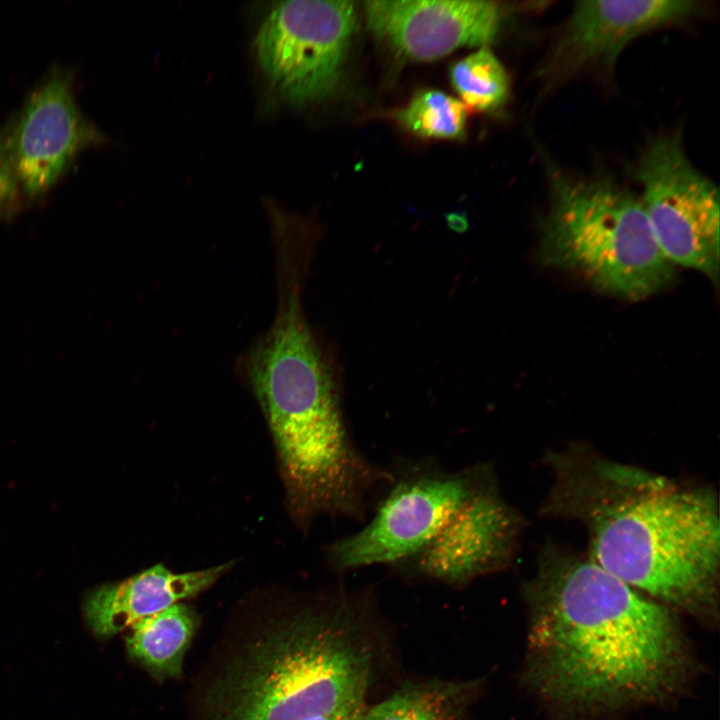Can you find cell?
I'll return each instance as SVG.
<instances>
[{
    "label": "cell",
    "instance_id": "1",
    "mask_svg": "<svg viewBox=\"0 0 720 720\" xmlns=\"http://www.w3.org/2000/svg\"><path fill=\"white\" fill-rule=\"evenodd\" d=\"M525 678L553 709L592 716L675 696L693 658L672 610L588 555L548 546L525 586Z\"/></svg>",
    "mask_w": 720,
    "mask_h": 720
},
{
    "label": "cell",
    "instance_id": "2",
    "mask_svg": "<svg viewBox=\"0 0 720 720\" xmlns=\"http://www.w3.org/2000/svg\"><path fill=\"white\" fill-rule=\"evenodd\" d=\"M549 464L543 512L581 523L590 559L669 609L717 620L720 521L711 489L583 447L553 454Z\"/></svg>",
    "mask_w": 720,
    "mask_h": 720
},
{
    "label": "cell",
    "instance_id": "3",
    "mask_svg": "<svg viewBox=\"0 0 720 720\" xmlns=\"http://www.w3.org/2000/svg\"><path fill=\"white\" fill-rule=\"evenodd\" d=\"M271 326L236 370L259 403L280 459L290 508L303 524L327 515L363 520L389 479L352 440L322 348L305 317L302 287H276Z\"/></svg>",
    "mask_w": 720,
    "mask_h": 720
},
{
    "label": "cell",
    "instance_id": "4",
    "mask_svg": "<svg viewBox=\"0 0 720 720\" xmlns=\"http://www.w3.org/2000/svg\"><path fill=\"white\" fill-rule=\"evenodd\" d=\"M271 630L214 687L216 720H312L364 705L373 655L346 591Z\"/></svg>",
    "mask_w": 720,
    "mask_h": 720
},
{
    "label": "cell",
    "instance_id": "5",
    "mask_svg": "<svg viewBox=\"0 0 720 720\" xmlns=\"http://www.w3.org/2000/svg\"><path fill=\"white\" fill-rule=\"evenodd\" d=\"M540 257L607 294L643 300L666 286L674 266L653 235L639 197L608 178L550 172Z\"/></svg>",
    "mask_w": 720,
    "mask_h": 720
},
{
    "label": "cell",
    "instance_id": "6",
    "mask_svg": "<svg viewBox=\"0 0 720 720\" xmlns=\"http://www.w3.org/2000/svg\"><path fill=\"white\" fill-rule=\"evenodd\" d=\"M490 471L485 464L448 472L424 463L392 470L366 525L330 546L332 568L347 572L405 564L438 535Z\"/></svg>",
    "mask_w": 720,
    "mask_h": 720
},
{
    "label": "cell",
    "instance_id": "7",
    "mask_svg": "<svg viewBox=\"0 0 720 720\" xmlns=\"http://www.w3.org/2000/svg\"><path fill=\"white\" fill-rule=\"evenodd\" d=\"M655 240L673 265L719 278V193L688 159L679 133L657 136L635 169Z\"/></svg>",
    "mask_w": 720,
    "mask_h": 720
},
{
    "label": "cell",
    "instance_id": "8",
    "mask_svg": "<svg viewBox=\"0 0 720 720\" xmlns=\"http://www.w3.org/2000/svg\"><path fill=\"white\" fill-rule=\"evenodd\" d=\"M355 21L351 1L277 3L256 37L258 61L273 88L295 104L332 93L340 81Z\"/></svg>",
    "mask_w": 720,
    "mask_h": 720
},
{
    "label": "cell",
    "instance_id": "9",
    "mask_svg": "<svg viewBox=\"0 0 720 720\" xmlns=\"http://www.w3.org/2000/svg\"><path fill=\"white\" fill-rule=\"evenodd\" d=\"M100 139L68 78L46 80L0 131V207L46 192L83 148Z\"/></svg>",
    "mask_w": 720,
    "mask_h": 720
},
{
    "label": "cell",
    "instance_id": "10",
    "mask_svg": "<svg viewBox=\"0 0 720 720\" xmlns=\"http://www.w3.org/2000/svg\"><path fill=\"white\" fill-rule=\"evenodd\" d=\"M522 523L491 470L438 535L398 569L447 585L468 584L509 565Z\"/></svg>",
    "mask_w": 720,
    "mask_h": 720
},
{
    "label": "cell",
    "instance_id": "11",
    "mask_svg": "<svg viewBox=\"0 0 720 720\" xmlns=\"http://www.w3.org/2000/svg\"><path fill=\"white\" fill-rule=\"evenodd\" d=\"M701 8L695 1H579L538 70L545 87L586 69L613 66L634 39L681 24Z\"/></svg>",
    "mask_w": 720,
    "mask_h": 720
},
{
    "label": "cell",
    "instance_id": "12",
    "mask_svg": "<svg viewBox=\"0 0 720 720\" xmlns=\"http://www.w3.org/2000/svg\"><path fill=\"white\" fill-rule=\"evenodd\" d=\"M369 29L402 56L416 61L441 58L463 46H484L500 26L494 1H366Z\"/></svg>",
    "mask_w": 720,
    "mask_h": 720
},
{
    "label": "cell",
    "instance_id": "13",
    "mask_svg": "<svg viewBox=\"0 0 720 720\" xmlns=\"http://www.w3.org/2000/svg\"><path fill=\"white\" fill-rule=\"evenodd\" d=\"M230 566L231 563H225L198 571L174 573L157 564L120 583L100 586L84 603L88 624L99 636L113 635L142 618L206 590Z\"/></svg>",
    "mask_w": 720,
    "mask_h": 720
},
{
    "label": "cell",
    "instance_id": "14",
    "mask_svg": "<svg viewBox=\"0 0 720 720\" xmlns=\"http://www.w3.org/2000/svg\"><path fill=\"white\" fill-rule=\"evenodd\" d=\"M197 623L188 606L173 604L133 623L126 637L127 650L155 677H177Z\"/></svg>",
    "mask_w": 720,
    "mask_h": 720
},
{
    "label": "cell",
    "instance_id": "15",
    "mask_svg": "<svg viewBox=\"0 0 720 720\" xmlns=\"http://www.w3.org/2000/svg\"><path fill=\"white\" fill-rule=\"evenodd\" d=\"M453 87L461 102L478 111H494L509 96V79L498 58L486 47L457 61L451 68Z\"/></svg>",
    "mask_w": 720,
    "mask_h": 720
},
{
    "label": "cell",
    "instance_id": "16",
    "mask_svg": "<svg viewBox=\"0 0 720 720\" xmlns=\"http://www.w3.org/2000/svg\"><path fill=\"white\" fill-rule=\"evenodd\" d=\"M459 696L448 684L407 686L365 711L364 720H461Z\"/></svg>",
    "mask_w": 720,
    "mask_h": 720
},
{
    "label": "cell",
    "instance_id": "17",
    "mask_svg": "<svg viewBox=\"0 0 720 720\" xmlns=\"http://www.w3.org/2000/svg\"><path fill=\"white\" fill-rule=\"evenodd\" d=\"M396 118L418 136L458 139L465 133L467 108L461 100L442 91L426 90L398 111Z\"/></svg>",
    "mask_w": 720,
    "mask_h": 720
},
{
    "label": "cell",
    "instance_id": "18",
    "mask_svg": "<svg viewBox=\"0 0 720 720\" xmlns=\"http://www.w3.org/2000/svg\"><path fill=\"white\" fill-rule=\"evenodd\" d=\"M364 715L365 707L364 705H361L331 715L318 717L312 720H364Z\"/></svg>",
    "mask_w": 720,
    "mask_h": 720
}]
</instances>
